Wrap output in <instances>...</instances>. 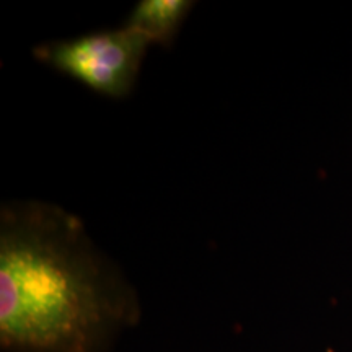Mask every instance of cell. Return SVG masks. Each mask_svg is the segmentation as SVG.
Segmentation results:
<instances>
[{
    "mask_svg": "<svg viewBox=\"0 0 352 352\" xmlns=\"http://www.w3.org/2000/svg\"><path fill=\"white\" fill-rule=\"evenodd\" d=\"M135 290L76 215L51 202L0 210V346L103 352L139 321Z\"/></svg>",
    "mask_w": 352,
    "mask_h": 352,
    "instance_id": "1",
    "label": "cell"
},
{
    "mask_svg": "<svg viewBox=\"0 0 352 352\" xmlns=\"http://www.w3.org/2000/svg\"><path fill=\"white\" fill-rule=\"evenodd\" d=\"M148 44L142 34L122 26L114 32L39 44L33 56L96 94L120 100L134 88Z\"/></svg>",
    "mask_w": 352,
    "mask_h": 352,
    "instance_id": "2",
    "label": "cell"
},
{
    "mask_svg": "<svg viewBox=\"0 0 352 352\" xmlns=\"http://www.w3.org/2000/svg\"><path fill=\"white\" fill-rule=\"evenodd\" d=\"M192 6L195 2L188 0H140L127 16L124 28L142 34L148 43L168 47Z\"/></svg>",
    "mask_w": 352,
    "mask_h": 352,
    "instance_id": "3",
    "label": "cell"
}]
</instances>
